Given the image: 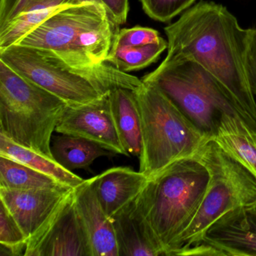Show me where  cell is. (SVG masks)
Instances as JSON below:
<instances>
[{
    "label": "cell",
    "instance_id": "6da1fadb",
    "mask_svg": "<svg viewBox=\"0 0 256 256\" xmlns=\"http://www.w3.org/2000/svg\"><path fill=\"white\" fill-rule=\"evenodd\" d=\"M168 54L191 58L216 78L256 121V102L247 78L248 29L227 8L202 1L164 28Z\"/></svg>",
    "mask_w": 256,
    "mask_h": 256
},
{
    "label": "cell",
    "instance_id": "7a4b0ae2",
    "mask_svg": "<svg viewBox=\"0 0 256 256\" xmlns=\"http://www.w3.org/2000/svg\"><path fill=\"white\" fill-rule=\"evenodd\" d=\"M209 182V172L196 156L176 160L146 180L134 204L162 256H173Z\"/></svg>",
    "mask_w": 256,
    "mask_h": 256
},
{
    "label": "cell",
    "instance_id": "3957f363",
    "mask_svg": "<svg viewBox=\"0 0 256 256\" xmlns=\"http://www.w3.org/2000/svg\"><path fill=\"white\" fill-rule=\"evenodd\" d=\"M158 88L206 140L214 138L226 116L242 120L256 132V121L238 104L228 90L191 58L169 55L142 79Z\"/></svg>",
    "mask_w": 256,
    "mask_h": 256
},
{
    "label": "cell",
    "instance_id": "277c9868",
    "mask_svg": "<svg viewBox=\"0 0 256 256\" xmlns=\"http://www.w3.org/2000/svg\"><path fill=\"white\" fill-rule=\"evenodd\" d=\"M0 60L68 106L91 102L116 88L136 91L143 84L138 78L108 62L80 68L50 50L20 44L0 52Z\"/></svg>",
    "mask_w": 256,
    "mask_h": 256
},
{
    "label": "cell",
    "instance_id": "5b68a950",
    "mask_svg": "<svg viewBox=\"0 0 256 256\" xmlns=\"http://www.w3.org/2000/svg\"><path fill=\"white\" fill-rule=\"evenodd\" d=\"M118 26L101 4L84 2L60 10L18 44L50 50L73 66L89 68L106 62Z\"/></svg>",
    "mask_w": 256,
    "mask_h": 256
},
{
    "label": "cell",
    "instance_id": "8992f818",
    "mask_svg": "<svg viewBox=\"0 0 256 256\" xmlns=\"http://www.w3.org/2000/svg\"><path fill=\"white\" fill-rule=\"evenodd\" d=\"M66 106L0 60V134L54 158L52 138Z\"/></svg>",
    "mask_w": 256,
    "mask_h": 256
},
{
    "label": "cell",
    "instance_id": "52a82bcc",
    "mask_svg": "<svg viewBox=\"0 0 256 256\" xmlns=\"http://www.w3.org/2000/svg\"><path fill=\"white\" fill-rule=\"evenodd\" d=\"M134 94L142 126L139 172L150 178L176 160L194 156L206 139L172 100L148 82Z\"/></svg>",
    "mask_w": 256,
    "mask_h": 256
},
{
    "label": "cell",
    "instance_id": "ba28073f",
    "mask_svg": "<svg viewBox=\"0 0 256 256\" xmlns=\"http://www.w3.org/2000/svg\"><path fill=\"white\" fill-rule=\"evenodd\" d=\"M194 156L209 172V186L194 218L178 238L173 256L198 242L222 216L256 204V175L215 140H205Z\"/></svg>",
    "mask_w": 256,
    "mask_h": 256
},
{
    "label": "cell",
    "instance_id": "9c48e42d",
    "mask_svg": "<svg viewBox=\"0 0 256 256\" xmlns=\"http://www.w3.org/2000/svg\"><path fill=\"white\" fill-rule=\"evenodd\" d=\"M25 256H92L76 211L74 190L29 238Z\"/></svg>",
    "mask_w": 256,
    "mask_h": 256
},
{
    "label": "cell",
    "instance_id": "30bf717a",
    "mask_svg": "<svg viewBox=\"0 0 256 256\" xmlns=\"http://www.w3.org/2000/svg\"><path fill=\"white\" fill-rule=\"evenodd\" d=\"M58 134L96 142L114 154L127 155L116 132L108 95L79 106H67L56 126Z\"/></svg>",
    "mask_w": 256,
    "mask_h": 256
},
{
    "label": "cell",
    "instance_id": "8fae6325",
    "mask_svg": "<svg viewBox=\"0 0 256 256\" xmlns=\"http://www.w3.org/2000/svg\"><path fill=\"white\" fill-rule=\"evenodd\" d=\"M198 242L212 246L224 256H256V212L250 208L229 211L206 229Z\"/></svg>",
    "mask_w": 256,
    "mask_h": 256
},
{
    "label": "cell",
    "instance_id": "7c38bea8",
    "mask_svg": "<svg viewBox=\"0 0 256 256\" xmlns=\"http://www.w3.org/2000/svg\"><path fill=\"white\" fill-rule=\"evenodd\" d=\"M74 202L92 256H120L113 224L97 197L94 178L74 188Z\"/></svg>",
    "mask_w": 256,
    "mask_h": 256
},
{
    "label": "cell",
    "instance_id": "4fadbf2b",
    "mask_svg": "<svg viewBox=\"0 0 256 256\" xmlns=\"http://www.w3.org/2000/svg\"><path fill=\"white\" fill-rule=\"evenodd\" d=\"M73 190H18L0 187V202L18 223L28 240Z\"/></svg>",
    "mask_w": 256,
    "mask_h": 256
},
{
    "label": "cell",
    "instance_id": "5bb4252c",
    "mask_svg": "<svg viewBox=\"0 0 256 256\" xmlns=\"http://www.w3.org/2000/svg\"><path fill=\"white\" fill-rule=\"evenodd\" d=\"M148 178L127 167L112 168L94 176L97 197L109 218L136 199Z\"/></svg>",
    "mask_w": 256,
    "mask_h": 256
},
{
    "label": "cell",
    "instance_id": "9a60e30c",
    "mask_svg": "<svg viewBox=\"0 0 256 256\" xmlns=\"http://www.w3.org/2000/svg\"><path fill=\"white\" fill-rule=\"evenodd\" d=\"M119 256H162L149 229L138 212L134 200L112 218Z\"/></svg>",
    "mask_w": 256,
    "mask_h": 256
},
{
    "label": "cell",
    "instance_id": "2e32d148",
    "mask_svg": "<svg viewBox=\"0 0 256 256\" xmlns=\"http://www.w3.org/2000/svg\"><path fill=\"white\" fill-rule=\"evenodd\" d=\"M110 112L120 140L127 155L138 156L142 138L140 114L134 91L116 88L108 94Z\"/></svg>",
    "mask_w": 256,
    "mask_h": 256
},
{
    "label": "cell",
    "instance_id": "e0dca14e",
    "mask_svg": "<svg viewBox=\"0 0 256 256\" xmlns=\"http://www.w3.org/2000/svg\"><path fill=\"white\" fill-rule=\"evenodd\" d=\"M212 139L256 176V132L242 120L226 116Z\"/></svg>",
    "mask_w": 256,
    "mask_h": 256
},
{
    "label": "cell",
    "instance_id": "ac0fdd59",
    "mask_svg": "<svg viewBox=\"0 0 256 256\" xmlns=\"http://www.w3.org/2000/svg\"><path fill=\"white\" fill-rule=\"evenodd\" d=\"M52 152L54 158L70 172L88 168L100 157L114 154L92 140L65 134L53 136Z\"/></svg>",
    "mask_w": 256,
    "mask_h": 256
},
{
    "label": "cell",
    "instance_id": "d6986e66",
    "mask_svg": "<svg viewBox=\"0 0 256 256\" xmlns=\"http://www.w3.org/2000/svg\"><path fill=\"white\" fill-rule=\"evenodd\" d=\"M0 156L29 166L72 188L85 180L72 172L64 168L54 158L17 144L2 134H0Z\"/></svg>",
    "mask_w": 256,
    "mask_h": 256
},
{
    "label": "cell",
    "instance_id": "ffe728a7",
    "mask_svg": "<svg viewBox=\"0 0 256 256\" xmlns=\"http://www.w3.org/2000/svg\"><path fill=\"white\" fill-rule=\"evenodd\" d=\"M84 4L78 0H50L41 6L24 13L0 29V52L18 44L50 16L70 6Z\"/></svg>",
    "mask_w": 256,
    "mask_h": 256
},
{
    "label": "cell",
    "instance_id": "44dd1931",
    "mask_svg": "<svg viewBox=\"0 0 256 256\" xmlns=\"http://www.w3.org/2000/svg\"><path fill=\"white\" fill-rule=\"evenodd\" d=\"M0 187L18 190H70L54 178L0 156Z\"/></svg>",
    "mask_w": 256,
    "mask_h": 256
},
{
    "label": "cell",
    "instance_id": "7402d4cb",
    "mask_svg": "<svg viewBox=\"0 0 256 256\" xmlns=\"http://www.w3.org/2000/svg\"><path fill=\"white\" fill-rule=\"evenodd\" d=\"M166 49H168V42L164 38L158 42L138 47H112L106 62L120 71L130 72L154 64Z\"/></svg>",
    "mask_w": 256,
    "mask_h": 256
},
{
    "label": "cell",
    "instance_id": "603a6c76",
    "mask_svg": "<svg viewBox=\"0 0 256 256\" xmlns=\"http://www.w3.org/2000/svg\"><path fill=\"white\" fill-rule=\"evenodd\" d=\"M28 238L2 202H0V246L6 254L24 256Z\"/></svg>",
    "mask_w": 256,
    "mask_h": 256
},
{
    "label": "cell",
    "instance_id": "cb8c5ba5",
    "mask_svg": "<svg viewBox=\"0 0 256 256\" xmlns=\"http://www.w3.org/2000/svg\"><path fill=\"white\" fill-rule=\"evenodd\" d=\"M196 0H140L144 11L157 22H170L174 18L188 10Z\"/></svg>",
    "mask_w": 256,
    "mask_h": 256
},
{
    "label": "cell",
    "instance_id": "d4e9b609",
    "mask_svg": "<svg viewBox=\"0 0 256 256\" xmlns=\"http://www.w3.org/2000/svg\"><path fill=\"white\" fill-rule=\"evenodd\" d=\"M163 38L158 31L152 28L134 26L120 30L115 36L112 47H138L158 42Z\"/></svg>",
    "mask_w": 256,
    "mask_h": 256
},
{
    "label": "cell",
    "instance_id": "484cf974",
    "mask_svg": "<svg viewBox=\"0 0 256 256\" xmlns=\"http://www.w3.org/2000/svg\"><path fill=\"white\" fill-rule=\"evenodd\" d=\"M50 0H1L0 29L24 13L41 6Z\"/></svg>",
    "mask_w": 256,
    "mask_h": 256
},
{
    "label": "cell",
    "instance_id": "4316f807",
    "mask_svg": "<svg viewBox=\"0 0 256 256\" xmlns=\"http://www.w3.org/2000/svg\"><path fill=\"white\" fill-rule=\"evenodd\" d=\"M246 70L252 92L256 96V28L248 29Z\"/></svg>",
    "mask_w": 256,
    "mask_h": 256
},
{
    "label": "cell",
    "instance_id": "83f0119b",
    "mask_svg": "<svg viewBox=\"0 0 256 256\" xmlns=\"http://www.w3.org/2000/svg\"><path fill=\"white\" fill-rule=\"evenodd\" d=\"M106 8L114 23L120 26L126 23L128 13V0H98Z\"/></svg>",
    "mask_w": 256,
    "mask_h": 256
},
{
    "label": "cell",
    "instance_id": "f1b7e54d",
    "mask_svg": "<svg viewBox=\"0 0 256 256\" xmlns=\"http://www.w3.org/2000/svg\"><path fill=\"white\" fill-rule=\"evenodd\" d=\"M80 2H98V0H78Z\"/></svg>",
    "mask_w": 256,
    "mask_h": 256
},
{
    "label": "cell",
    "instance_id": "f546056e",
    "mask_svg": "<svg viewBox=\"0 0 256 256\" xmlns=\"http://www.w3.org/2000/svg\"><path fill=\"white\" fill-rule=\"evenodd\" d=\"M252 208V209L254 211V212H256V204L254 205V206H252V208Z\"/></svg>",
    "mask_w": 256,
    "mask_h": 256
}]
</instances>
